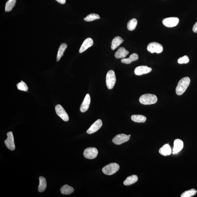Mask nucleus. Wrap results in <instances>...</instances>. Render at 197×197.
Returning <instances> with one entry per match:
<instances>
[{
    "label": "nucleus",
    "mask_w": 197,
    "mask_h": 197,
    "mask_svg": "<svg viewBox=\"0 0 197 197\" xmlns=\"http://www.w3.org/2000/svg\"><path fill=\"white\" fill-rule=\"evenodd\" d=\"M66 0H56V1L61 4H65L66 2Z\"/></svg>",
    "instance_id": "nucleus-32"
},
{
    "label": "nucleus",
    "mask_w": 197,
    "mask_h": 197,
    "mask_svg": "<svg viewBox=\"0 0 197 197\" xmlns=\"http://www.w3.org/2000/svg\"><path fill=\"white\" fill-rule=\"evenodd\" d=\"M17 87L18 90H19L27 91L28 90V87L26 84L23 81H21V82H19L17 85Z\"/></svg>",
    "instance_id": "nucleus-29"
},
{
    "label": "nucleus",
    "mask_w": 197,
    "mask_h": 197,
    "mask_svg": "<svg viewBox=\"0 0 197 197\" xmlns=\"http://www.w3.org/2000/svg\"><path fill=\"white\" fill-rule=\"evenodd\" d=\"M193 30L194 32L197 33V21L196 22V23H195L194 26H193Z\"/></svg>",
    "instance_id": "nucleus-31"
},
{
    "label": "nucleus",
    "mask_w": 197,
    "mask_h": 197,
    "mask_svg": "<svg viewBox=\"0 0 197 197\" xmlns=\"http://www.w3.org/2000/svg\"><path fill=\"white\" fill-rule=\"evenodd\" d=\"M138 21L136 18H133L130 20L127 23V28L129 31H133L135 29L137 26Z\"/></svg>",
    "instance_id": "nucleus-25"
},
{
    "label": "nucleus",
    "mask_w": 197,
    "mask_h": 197,
    "mask_svg": "<svg viewBox=\"0 0 197 197\" xmlns=\"http://www.w3.org/2000/svg\"><path fill=\"white\" fill-rule=\"evenodd\" d=\"M152 70V69L146 66H140L135 69L134 73L136 75L139 76L149 73Z\"/></svg>",
    "instance_id": "nucleus-12"
},
{
    "label": "nucleus",
    "mask_w": 197,
    "mask_h": 197,
    "mask_svg": "<svg viewBox=\"0 0 197 197\" xmlns=\"http://www.w3.org/2000/svg\"><path fill=\"white\" fill-rule=\"evenodd\" d=\"M119 169V166L116 163H112L104 166L102 172L104 174L112 175L115 174Z\"/></svg>",
    "instance_id": "nucleus-3"
},
{
    "label": "nucleus",
    "mask_w": 197,
    "mask_h": 197,
    "mask_svg": "<svg viewBox=\"0 0 197 197\" xmlns=\"http://www.w3.org/2000/svg\"><path fill=\"white\" fill-rule=\"evenodd\" d=\"M67 47V45L65 43H62L59 48L58 50V55L57 57V61H58L60 60L61 57L63 56L64 55V52L65 50L66 49Z\"/></svg>",
    "instance_id": "nucleus-21"
},
{
    "label": "nucleus",
    "mask_w": 197,
    "mask_h": 197,
    "mask_svg": "<svg viewBox=\"0 0 197 197\" xmlns=\"http://www.w3.org/2000/svg\"><path fill=\"white\" fill-rule=\"evenodd\" d=\"M94 41L91 38H88L84 41L79 49L80 53H82L85 51L89 48L92 46Z\"/></svg>",
    "instance_id": "nucleus-14"
},
{
    "label": "nucleus",
    "mask_w": 197,
    "mask_h": 197,
    "mask_svg": "<svg viewBox=\"0 0 197 197\" xmlns=\"http://www.w3.org/2000/svg\"><path fill=\"white\" fill-rule=\"evenodd\" d=\"M138 180V178L137 175H133L126 178L124 181V184L126 186H130L137 182Z\"/></svg>",
    "instance_id": "nucleus-19"
},
{
    "label": "nucleus",
    "mask_w": 197,
    "mask_h": 197,
    "mask_svg": "<svg viewBox=\"0 0 197 197\" xmlns=\"http://www.w3.org/2000/svg\"><path fill=\"white\" fill-rule=\"evenodd\" d=\"M40 183L39 185L38 190L40 193L45 191L46 188L47 183L46 180L43 177H40L39 178Z\"/></svg>",
    "instance_id": "nucleus-22"
},
{
    "label": "nucleus",
    "mask_w": 197,
    "mask_h": 197,
    "mask_svg": "<svg viewBox=\"0 0 197 197\" xmlns=\"http://www.w3.org/2000/svg\"><path fill=\"white\" fill-rule=\"evenodd\" d=\"M189 61V58L187 55H186L180 58L178 60V63L179 64H187Z\"/></svg>",
    "instance_id": "nucleus-30"
},
{
    "label": "nucleus",
    "mask_w": 197,
    "mask_h": 197,
    "mask_svg": "<svg viewBox=\"0 0 197 197\" xmlns=\"http://www.w3.org/2000/svg\"><path fill=\"white\" fill-rule=\"evenodd\" d=\"M191 80L189 77H186L179 81L176 89V93L178 95H181L184 93L190 85Z\"/></svg>",
    "instance_id": "nucleus-1"
},
{
    "label": "nucleus",
    "mask_w": 197,
    "mask_h": 197,
    "mask_svg": "<svg viewBox=\"0 0 197 197\" xmlns=\"http://www.w3.org/2000/svg\"><path fill=\"white\" fill-rule=\"evenodd\" d=\"M157 100L156 95L150 94H145L141 96L139 99L140 103L144 105H151L156 103Z\"/></svg>",
    "instance_id": "nucleus-2"
},
{
    "label": "nucleus",
    "mask_w": 197,
    "mask_h": 197,
    "mask_svg": "<svg viewBox=\"0 0 197 197\" xmlns=\"http://www.w3.org/2000/svg\"><path fill=\"white\" fill-rule=\"evenodd\" d=\"M129 52L124 47H121L119 48L115 54V56L117 58H125L128 55Z\"/></svg>",
    "instance_id": "nucleus-16"
},
{
    "label": "nucleus",
    "mask_w": 197,
    "mask_h": 197,
    "mask_svg": "<svg viewBox=\"0 0 197 197\" xmlns=\"http://www.w3.org/2000/svg\"><path fill=\"white\" fill-rule=\"evenodd\" d=\"M91 102V97L89 94L86 95L85 99L82 102L80 108V112H85L88 109Z\"/></svg>",
    "instance_id": "nucleus-13"
},
{
    "label": "nucleus",
    "mask_w": 197,
    "mask_h": 197,
    "mask_svg": "<svg viewBox=\"0 0 197 197\" xmlns=\"http://www.w3.org/2000/svg\"><path fill=\"white\" fill-rule=\"evenodd\" d=\"M179 19L177 17H169L163 19V23L165 26L168 28H172L178 24Z\"/></svg>",
    "instance_id": "nucleus-10"
},
{
    "label": "nucleus",
    "mask_w": 197,
    "mask_h": 197,
    "mask_svg": "<svg viewBox=\"0 0 197 197\" xmlns=\"http://www.w3.org/2000/svg\"><path fill=\"white\" fill-rule=\"evenodd\" d=\"M100 18V16L98 14L92 13L87 16L84 18V20L87 22H91L96 19H99Z\"/></svg>",
    "instance_id": "nucleus-28"
},
{
    "label": "nucleus",
    "mask_w": 197,
    "mask_h": 197,
    "mask_svg": "<svg viewBox=\"0 0 197 197\" xmlns=\"http://www.w3.org/2000/svg\"><path fill=\"white\" fill-rule=\"evenodd\" d=\"M130 137H129L128 135L125 134H119L114 138L112 141L114 144L119 145L128 141L130 139Z\"/></svg>",
    "instance_id": "nucleus-9"
},
{
    "label": "nucleus",
    "mask_w": 197,
    "mask_h": 197,
    "mask_svg": "<svg viewBox=\"0 0 197 197\" xmlns=\"http://www.w3.org/2000/svg\"><path fill=\"white\" fill-rule=\"evenodd\" d=\"M16 3V0H8L6 2L5 6V11H10L12 10Z\"/></svg>",
    "instance_id": "nucleus-26"
},
{
    "label": "nucleus",
    "mask_w": 197,
    "mask_h": 197,
    "mask_svg": "<svg viewBox=\"0 0 197 197\" xmlns=\"http://www.w3.org/2000/svg\"><path fill=\"white\" fill-rule=\"evenodd\" d=\"M197 191L195 189H192L183 193L181 194V197H191L195 196L196 194Z\"/></svg>",
    "instance_id": "nucleus-27"
},
{
    "label": "nucleus",
    "mask_w": 197,
    "mask_h": 197,
    "mask_svg": "<svg viewBox=\"0 0 197 197\" xmlns=\"http://www.w3.org/2000/svg\"><path fill=\"white\" fill-rule=\"evenodd\" d=\"M147 49L151 53H160L163 51V47L161 44L157 42H153L148 45Z\"/></svg>",
    "instance_id": "nucleus-5"
},
{
    "label": "nucleus",
    "mask_w": 197,
    "mask_h": 197,
    "mask_svg": "<svg viewBox=\"0 0 197 197\" xmlns=\"http://www.w3.org/2000/svg\"><path fill=\"white\" fill-rule=\"evenodd\" d=\"M116 82L115 72L114 70H109L107 72L106 77V83L107 87L109 90L113 88Z\"/></svg>",
    "instance_id": "nucleus-4"
},
{
    "label": "nucleus",
    "mask_w": 197,
    "mask_h": 197,
    "mask_svg": "<svg viewBox=\"0 0 197 197\" xmlns=\"http://www.w3.org/2000/svg\"><path fill=\"white\" fill-rule=\"evenodd\" d=\"M55 111L57 115L65 122L69 120L68 114H67L63 107L60 104H58L55 107Z\"/></svg>",
    "instance_id": "nucleus-7"
},
{
    "label": "nucleus",
    "mask_w": 197,
    "mask_h": 197,
    "mask_svg": "<svg viewBox=\"0 0 197 197\" xmlns=\"http://www.w3.org/2000/svg\"><path fill=\"white\" fill-rule=\"evenodd\" d=\"M128 136H129V137H131V135H129Z\"/></svg>",
    "instance_id": "nucleus-33"
},
{
    "label": "nucleus",
    "mask_w": 197,
    "mask_h": 197,
    "mask_svg": "<svg viewBox=\"0 0 197 197\" xmlns=\"http://www.w3.org/2000/svg\"><path fill=\"white\" fill-rule=\"evenodd\" d=\"M98 151L95 148L90 147L85 149L83 153L85 158L89 159H93L97 157Z\"/></svg>",
    "instance_id": "nucleus-6"
},
{
    "label": "nucleus",
    "mask_w": 197,
    "mask_h": 197,
    "mask_svg": "<svg viewBox=\"0 0 197 197\" xmlns=\"http://www.w3.org/2000/svg\"><path fill=\"white\" fill-rule=\"evenodd\" d=\"M102 122L100 119L96 121L94 123L92 124L91 127L87 131V134H92L97 132L101 127L102 126Z\"/></svg>",
    "instance_id": "nucleus-11"
},
{
    "label": "nucleus",
    "mask_w": 197,
    "mask_h": 197,
    "mask_svg": "<svg viewBox=\"0 0 197 197\" xmlns=\"http://www.w3.org/2000/svg\"><path fill=\"white\" fill-rule=\"evenodd\" d=\"M184 143L183 141L180 139H175L174 142L173 154H175L180 152L183 149Z\"/></svg>",
    "instance_id": "nucleus-15"
},
{
    "label": "nucleus",
    "mask_w": 197,
    "mask_h": 197,
    "mask_svg": "<svg viewBox=\"0 0 197 197\" xmlns=\"http://www.w3.org/2000/svg\"><path fill=\"white\" fill-rule=\"evenodd\" d=\"M131 119L134 122L144 123L146 120V118L143 115H134L131 116Z\"/></svg>",
    "instance_id": "nucleus-24"
},
{
    "label": "nucleus",
    "mask_w": 197,
    "mask_h": 197,
    "mask_svg": "<svg viewBox=\"0 0 197 197\" xmlns=\"http://www.w3.org/2000/svg\"><path fill=\"white\" fill-rule=\"evenodd\" d=\"M60 191L62 194L68 195L73 193L74 189L72 187L69 186L68 185H65L61 188Z\"/></svg>",
    "instance_id": "nucleus-23"
},
{
    "label": "nucleus",
    "mask_w": 197,
    "mask_h": 197,
    "mask_svg": "<svg viewBox=\"0 0 197 197\" xmlns=\"http://www.w3.org/2000/svg\"><path fill=\"white\" fill-rule=\"evenodd\" d=\"M139 55L136 53H133L130 55L129 58H123L121 60V62L123 63L126 64H130L132 62L137 60L139 59Z\"/></svg>",
    "instance_id": "nucleus-20"
},
{
    "label": "nucleus",
    "mask_w": 197,
    "mask_h": 197,
    "mask_svg": "<svg viewBox=\"0 0 197 197\" xmlns=\"http://www.w3.org/2000/svg\"><path fill=\"white\" fill-rule=\"evenodd\" d=\"M7 137L4 141L5 144L10 150L14 151L15 149V145L13 133L11 131H9L7 134Z\"/></svg>",
    "instance_id": "nucleus-8"
},
{
    "label": "nucleus",
    "mask_w": 197,
    "mask_h": 197,
    "mask_svg": "<svg viewBox=\"0 0 197 197\" xmlns=\"http://www.w3.org/2000/svg\"><path fill=\"white\" fill-rule=\"evenodd\" d=\"M159 152L163 156H169L172 153L171 148L168 144H165L160 149Z\"/></svg>",
    "instance_id": "nucleus-18"
},
{
    "label": "nucleus",
    "mask_w": 197,
    "mask_h": 197,
    "mask_svg": "<svg viewBox=\"0 0 197 197\" xmlns=\"http://www.w3.org/2000/svg\"><path fill=\"white\" fill-rule=\"evenodd\" d=\"M124 41V40L121 37H115L112 40L111 48L112 50L115 49L118 47L120 46L121 44L123 43Z\"/></svg>",
    "instance_id": "nucleus-17"
}]
</instances>
